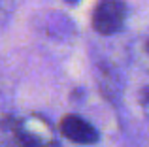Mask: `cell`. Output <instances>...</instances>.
I'll return each mask as SVG.
<instances>
[{"mask_svg": "<svg viewBox=\"0 0 149 147\" xmlns=\"http://www.w3.org/2000/svg\"><path fill=\"white\" fill-rule=\"evenodd\" d=\"M128 10L123 0H98L93 10V28L102 36H113L121 32L127 23Z\"/></svg>", "mask_w": 149, "mask_h": 147, "instance_id": "obj_1", "label": "cell"}, {"mask_svg": "<svg viewBox=\"0 0 149 147\" xmlns=\"http://www.w3.org/2000/svg\"><path fill=\"white\" fill-rule=\"evenodd\" d=\"M61 134L77 145H93L98 141V130L81 115L68 113L61 121Z\"/></svg>", "mask_w": 149, "mask_h": 147, "instance_id": "obj_2", "label": "cell"}, {"mask_svg": "<svg viewBox=\"0 0 149 147\" xmlns=\"http://www.w3.org/2000/svg\"><path fill=\"white\" fill-rule=\"evenodd\" d=\"M140 55L146 57L143 60H146L147 66H149V32L142 38V42H140Z\"/></svg>", "mask_w": 149, "mask_h": 147, "instance_id": "obj_3", "label": "cell"}, {"mask_svg": "<svg viewBox=\"0 0 149 147\" xmlns=\"http://www.w3.org/2000/svg\"><path fill=\"white\" fill-rule=\"evenodd\" d=\"M140 102H142V110H143V113H146V117L149 119V85L142 91V94H140Z\"/></svg>", "mask_w": 149, "mask_h": 147, "instance_id": "obj_4", "label": "cell"}, {"mask_svg": "<svg viewBox=\"0 0 149 147\" xmlns=\"http://www.w3.org/2000/svg\"><path fill=\"white\" fill-rule=\"evenodd\" d=\"M64 2H66V4H70V6H76L79 0H64Z\"/></svg>", "mask_w": 149, "mask_h": 147, "instance_id": "obj_5", "label": "cell"}]
</instances>
